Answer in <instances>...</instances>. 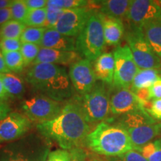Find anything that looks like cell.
<instances>
[{"label": "cell", "mask_w": 161, "mask_h": 161, "mask_svg": "<svg viewBox=\"0 0 161 161\" xmlns=\"http://www.w3.org/2000/svg\"><path fill=\"white\" fill-rule=\"evenodd\" d=\"M36 128L44 137L69 151L80 148L91 131V125L86 121L75 97L66 102L57 117L36 125Z\"/></svg>", "instance_id": "cell-1"}, {"label": "cell", "mask_w": 161, "mask_h": 161, "mask_svg": "<svg viewBox=\"0 0 161 161\" xmlns=\"http://www.w3.org/2000/svg\"><path fill=\"white\" fill-rule=\"evenodd\" d=\"M25 80L35 94L58 102H66L75 96L69 73L60 66L35 64L26 72Z\"/></svg>", "instance_id": "cell-2"}, {"label": "cell", "mask_w": 161, "mask_h": 161, "mask_svg": "<svg viewBox=\"0 0 161 161\" xmlns=\"http://www.w3.org/2000/svg\"><path fill=\"white\" fill-rule=\"evenodd\" d=\"M84 145L96 154L112 158L134 149L126 130L111 119L98 123L86 136Z\"/></svg>", "instance_id": "cell-3"}, {"label": "cell", "mask_w": 161, "mask_h": 161, "mask_svg": "<svg viewBox=\"0 0 161 161\" xmlns=\"http://www.w3.org/2000/svg\"><path fill=\"white\" fill-rule=\"evenodd\" d=\"M51 146L39 133H31L2 148L0 161H46Z\"/></svg>", "instance_id": "cell-4"}, {"label": "cell", "mask_w": 161, "mask_h": 161, "mask_svg": "<svg viewBox=\"0 0 161 161\" xmlns=\"http://www.w3.org/2000/svg\"><path fill=\"white\" fill-rule=\"evenodd\" d=\"M116 123L126 130L135 150L152 142L161 132V122L149 115L147 110H140L121 116Z\"/></svg>", "instance_id": "cell-5"}, {"label": "cell", "mask_w": 161, "mask_h": 161, "mask_svg": "<svg viewBox=\"0 0 161 161\" xmlns=\"http://www.w3.org/2000/svg\"><path fill=\"white\" fill-rule=\"evenodd\" d=\"M105 45L101 14L93 9L83 30L76 37V52L81 58L94 62L103 53Z\"/></svg>", "instance_id": "cell-6"}, {"label": "cell", "mask_w": 161, "mask_h": 161, "mask_svg": "<svg viewBox=\"0 0 161 161\" xmlns=\"http://www.w3.org/2000/svg\"><path fill=\"white\" fill-rule=\"evenodd\" d=\"M110 92L108 84L97 81L92 90L83 96L74 97L90 125L107 120L110 114Z\"/></svg>", "instance_id": "cell-7"}, {"label": "cell", "mask_w": 161, "mask_h": 161, "mask_svg": "<svg viewBox=\"0 0 161 161\" xmlns=\"http://www.w3.org/2000/svg\"><path fill=\"white\" fill-rule=\"evenodd\" d=\"M124 37L139 69H161V58L153 50L142 27L128 24Z\"/></svg>", "instance_id": "cell-8"}, {"label": "cell", "mask_w": 161, "mask_h": 161, "mask_svg": "<svg viewBox=\"0 0 161 161\" xmlns=\"http://www.w3.org/2000/svg\"><path fill=\"white\" fill-rule=\"evenodd\" d=\"M66 102H60L49 97L35 94L20 102L22 114L33 123H43L57 117Z\"/></svg>", "instance_id": "cell-9"}, {"label": "cell", "mask_w": 161, "mask_h": 161, "mask_svg": "<svg viewBox=\"0 0 161 161\" xmlns=\"http://www.w3.org/2000/svg\"><path fill=\"white\" fill-rule=\"evenodd\" d=\"M113 54L115 68L112 86L117 89H130L133 80L140 69L130 48L128 45H119L115 48Z\"/></svg>", "instance_id": "cell-10"}, {"label": "cell", "mask_w": 161, "mask_h": 161, "mask_svg": "<svg viewBox=\"0 0 161 161\" xmlns=\"http://www.w3.org/2000/svg\"><path fill=\"white\" fill-rule=\"evenodd\" d=\"M69 76L77 96L90 92L97 82L92 62L84 58H80L69 66Z\"/></svg>", "instance_id": "cell-11"}, {"label": "cell", "mask_w": 161, "mask_h": 161, "mask_svg": "<svg viewBox=\"0 0 161 161\" xmlns=\"http://www.w3.org/2000/svg\"><path fill=\"white\" fill-rule=\"evenodd\" d=\"M110 114L123 116L140 110H147L148 102L141 99L130 89H117L110 93Z\"/></svg>", "instance_id": "cell-12"}, {"label": "cell", "mask_w": 161, "mask_h": 161, "mask_svg": "<svg viewBox=\"0 0 161 161\" xmlns=\"http://www.w3.org/2000/svg\"><path fill=\"white\" fill-rule=\"evenodd\" d=\"M92 10L89 7L64 10L54 29L64 35L77 37L85 26Z\"/></svg>", "instance_id": "cell-13"}, {"label": "cell", "mask_w": 161, "mask_h": 161, "mask_svg": "<svg viewBox=\"0 0 161 161\" xmlns=\"http://www.w3.org/2000/svg\"><path fill=\"white\" fill-rule=\"evenodd\" d=\"M33 122L22 113L11 112L0 123V142H14L31 130Z\"/></svg>", "instance_id": "cell-14"}, {"label": "cell", "mask_w": 161, "mask_h": 161, "mask_svg": "<svg viewBox=\"0 0 161 161\" xmlns=\"http://www.w3.org/2000/svg\"><path fill=\"white\" fill-rule=\"evenodd\" d=\"M161 19V6L158 1L132 0L127 21L128 24L142 28L145 24Z\"/></svg>", "instance_id": "cell-15"}, {"label": "cell", "mask_w": 161, "mask_h": 161, "mask_svg": "<svg viewBox=\"0 0 161 161\" xmlns=\"http://www.w3.org/2000/svg\"><path fill=\"white\" fill-rule=\"evenodd\" d=\"M80 58V55L76 51H61L40 47L39 54L31 66L39 64L70 66Z\"/></svg>", "instance_id": "cell-16"}, {"label": "cell", "mask_w": 161, "mask_h": 161, "mask_svg": "<svg viewBox=\"0 0 161 161\" xmlns=\"http://www.w3.org/2000/svg\"><path fill=\"white\" fill-rule=\"evenodd\" d=\"M40 46L61 51H76L75 38L62 35L54 28H47Z\"/></svg>", "instance_id": "cell-17"}, {"label": "cell", "mask_w": 161, "mask_h": 161, "mask_svg": "<svg viewBox=\"0 0 161 161\" xmlns=\"http://www.w3.org/2000/svg\"><path fill=\"white\" fill-rule=\"evenodd\" d=\"M92 65L97 80L112 86L115 68V61L113 52H103L93 62Z\"/></svg>", "instance_id": "cell-18"}, {"label": "cell", "mask_w": 161, "mask_h": 161, "mask_svg": "<svg viewBox=\"0 0 161 161\" xmlns=\"http://www.w3.org/2000/svg\"><path fill=\"white\" fill-rule=\"evenodd\" d=\"M100 14L103 24L106 45L117 47L119 46L122 38L124 37L125 31V27L124 25L123 21L116 18L107 17L101 13Z\"/></svg>", "instance_id": "cell-19"}, {"label": "cell", "mask_w": 161, "mask_h": 161, "mask_svg": "<svg viewBox=\"0 0 161 161\" xmlns=\"http://www.w3.org/2000/svg\"><path fill=\"white\" fill-rule=\"evenodd\" d=\"M97 3L102 14L123 21L127 19L132 0H104Z\"/></svg>", "instance_id": "cell-20"}, {"label": "cell", "mask_w": 161, "mask_h": 161, "mask_svg": "<svg viewBox=\"0 0 161 161\" xmlns=\"http://www.w3.org/2000/svg\"><path fill=\"white\" fill-rule=\"evenodd\" d=\"M160 69H140L136 74L130 90L134 93L142 90H147L161 78Z\"/></svg>", "instance_id": "cell-21"}, {"label": "cell", "mask_w": 161, "mask_h": 161, "mask_svg": "<svg viewBox=\"0 0 161 161\" xmlns=\"http://www.w3.org/2000/svg\"><path fill=\"white\" fill-rule=\"evenodd\" d=\"M4 88L11 98H22L25 92L23 80L17 75L8 72L0 75Z\"/></svg>", "instance_id": "cell-22"}, {"label": "cell", "mask_w": 161, "mask_h": 161, "mask_svg": "<svg viewBox=\"0 0 161 161\" xmlns=\"http://www.w3.org/2000/svg\"><path fill=\"white\" fill-rule=\"evenodd\" d=\"M142 29L153 50L161 58V19L145 24Z\"/></svg>", "instance_id": "cell-23"}, {"label": "cell", "mask_w": 161, "mask_h": 161, "mask_svg": "<svg viewBox=\"0 0 161 161\" xmlns=\"http://www.w3.org/2000/svg\"><path fill=\"white\" fill-rule=\"evenodd\" d=\"M26 25L23 23L11 19L0 27V40H19Z\"/></svg>", "instance_id": "cell-24"}, {"label": "cell", "mask_w": 161, "mask_h": 161, "mask_svg": "<svg viewBox=\"0 0 161 161\" xmlns=\"http://www.w3.org/2000/svg\"><path fill=\"white\" fill-rule=\"evenodd\" d=\"M6 66L12 73H21L25 67L23 58L19 51L5 52L3 53Z\"/></svg>", "instance_id": "cell-25"}, {"label": "cell", "mask_w": 161, "mask_h": 161, "mask_svg": "<svg viewBox=\"0 0 161 161\" xmlns=\"http://www.w3.org/2000/svg\"><path fill=\"white\" fill-rule=\"evenodd\" d=\"M46 29V27L26 26L19 39L20 41L22 43H34L40 46Z\"/></svg>", "instance_id": "cell-26"}, {"label": "cell", "mask_w": 161, "mask_h": 161, "mask_svg": "<svg viewBox=\"0 0 161 161\" xmlns=\"http://www.w3.org/2000/svg\"><path fill=\"white\" fill-rule=\"evenodd\" d=\"M47 8L30 10L24 24L29 27H46Z\"/></svg>", "instance_id": "cell-27"}, {"label": "cell", "mask_w": 161, "mask_h": 161, "mask_svg": "<svg viewBox=\"0 0 161 161\" xmlns=\"http://www.w3.org/2000/svg\"><path fill=\"white\" fill-rule=\"evenodd\" d=\"M40 46L34 43H22L21 52L25 66L31 65L35 62L39 54Z\"/></svg>", "instance_id": "cell-28"}, {"label": "cell", "mask_w": 161, "mask_h": 161, "mask_svg": "<svg viewBox=\"0 0 161 161\" xmlns=\"http://www.w3.org/2000/svg\"><path fill=\"white\" fill-rule=\"evenodd\" d=\"M11 10L12 19L24 23L29 13V8L26 5L25 0H13Z\"/></svg>", "instance_id": "cell-29"}, {"label": "cell", "mask_w": 161, "mask_h": 161, "mask_svg": "<svg viewBox=\"0 0 161 161\" xmlns=\"http://www.w3.org/2000/svg\"><path fill=\"white\" fill-rule=\"evenodd\" d=\"M22 43L17 39H3L0 40V49L3 53L19 51Z\"/></svg>", "instance_id": "cell-30"}, {"label": "cell", "mask_w": 161, "mask_h": 161, "mask_svg": "<svg viewBox=\"0 0 161 161\" xmlns=\"http://www.w3.org/2000/svg\"><path fill=\"white\" fill-rule=\"evenodd\" d=\"M46 161H72L71 152L62 148L51 151Z\"/></svg>", "instance_id": "cell-31"}, {"label": "cell", "mask_w": 161, "mask_h": 161, "mask_svg": "<svg viewBox=\"0 0 161 161\" xmlns=\"http://www.w3.org/2000/svg\"><path fill=\"white\" fill-rule=\"evenodd\" d=\"M114 161H148L137 150L133 149L122 155L114 158Z\"/></svg>", "instance_id": "cell-32"}, {"label": "cell", "mask_w": 161, "mask_h": 161, "mask_svg": "<svg viewBox=\"0 0 161 161\" xmlns=\"http://www.w3.org/2000/svg\"><path fill=\"white\" fill-rule=\"evenodd\" d=\"M64 10L57 11V10L47 9V19H46V28H54L58 22L59 21Z\"/></svg>", "instance_id": "cell-33"}, {"label": "cell", "mask_w": 161, "mask_h": 161, "mask_svg": "<svg viewBox=\"0 0 161 161\" xmlns=\"http://www.w3.org/2000/svg\"><path fill=\"white\" fill-rule=\"evenodd\" d=\"M147 111L153 119L157 121H161V99L152 101Z\"/></svg>", "instance_id": "cell-34"}, {"label": "cell", "mask_w": 161, "mask_h": 161, "mask_svg": "<svg viewBox=\"0 0 161 161\" xmlns=\"http://www.w3.org/2000/svg\"><path fill=\"white\" fill-rule=\"evenodd\" d=\"M148 102L161 99V78L148 88Z\"/></svg>", "instance_id": "cell-35"}, {"label": "cell", "mask_w": 161, "mask_h": 161, "mask_svg": "<svg viewBox=\"0 0 161 161\" xmlns=\"http://www.w3.org/2000/svg\"><path fill=\"white\" fill-rule=\"evenodd\" d=\"M90 3L86 0H64V10L87 7Z\"/></svg>", "instance_id": "cell-36"}, {"label": "cell", "mask_w": 161, "mask_h": 161, "mask_svg": "<svg viewBox=\"0 0 161 161\" xmlns=\"http://www.w3.org/2000/svg\"><path fill=\"white\" fill-rule=\"evenodd\" d=\"M29 11L46 8L47 0H25Z\"/></svg>", "instance_id": "cell-37"}, {"label": "cell", "mask_w": 161, "mask_h": 161, "mask_svg": "<svg viewBox=\"0 0 161 161\" xmlns=\"http://www.w3.org/2000/svg\"><path fill=\"white\" fill-rule=\"evenodd\" d=\"M69 151L72 154V161H86L87 155H86V153L83 148H75Z\"/></svg>", "instance_id": "cell-38"}, {"label": "cell", "mask_w": 161, "mask_h": 161, "mask_svg": "<svg viewBox=\"0 0 161 161\" xmlns=\"http://www.w3.org/2000/svg\"><path fill=\"white\" fill-rule=\"evenodd\" d=\"M11 112V108L8 102L0 101V123Z\"/></svg>", "instance_id": "cell-39"}, {"label": "cell", "mask_w": 161, "mask_h": 161, "mask_svg": "<svg viewBox=\"0 0 161 161\" xmlns=\"http://www.w3.org/2000/svg\"><path fill=\"white\" fill-rule=\"evenodd\" d=\"M12 19L11 8L0 9V27Z\"/></svg>", "instance_id": "cell-40"}, {"label": "cell", "mask_w": 161, "mask_h": 161, "mask_svg": "<svg viewBox=\"0 0 161 161\" xmlns=\"http://www.w3.org/2000/svg\"><path fill=\"white\" fill-rule=\"evenodd\" d=\"M46 8L49 10H64V0H48Z\"/></svg>", "instance_id": "cell-41"}, {"label": "cell", "mask_w": 161, "mask_h": 161, "mask_svg": "<svg viewBox=\"0 0 161 161\" xmlns=\"http://www.w3.org/2000/svg\"><path fill=\"white\" fill-rule=\"evenodd\" d=\"M148 161H161V139H159L158 146L146 158Z\"/></svg>", "instance_id": "cell-42"}, {"label": "cell", "mask_w": 161, "mask_h": 161, "mask_svg": "<svg viewBox=\"0 0 161 161\" xmlns=\"http://www.w3.org/2000/svg\"><path fill=\"white\" fill-rule=\"evenodd\" d=\"M8 72H11L7 68L6 66L5 58H4V55L3 52L0 49V75L4 73H8Z\"/></svg>", "instance_id": "cell-43"}, {"label": "cell", "mask_w": 161, "mask_h": 161, "mask_svg": "<svg viewBox=\"0 0 161 161\" xmlns=\"http://www.w3.org/2000/svg\"><path fill=\"white\" fill-rule=\"evenodd\" d=\"M9 99H11L8 94L7 93L6 90L4 88V86L2 82L1 78H0V101H8Z\"/></svg>", "instance_id": "cell-44"}, {"label": "cell", "mask_w": 161, "mask_h": 161, "mask_svg": "<svg viewBox=\"0 0 161 161\" xmlns=\"http://www.w3.org/2000/svg\"><path fill=\"white\" fill-rule=\"evenodd\" d=\"M12 2V0H0V9L11 8Z\"/></svg>", "instance_id": "cell-45"}, {"label": "cell", "mask_w": 161, "mask_h": 161, "mask_svg": "<svg viewBox=\"0 0 161 161\" xmlns=\"http://www.w3.org/2000/svg\"><path fill=\"white\" fill-rule=\"evenodd\" d=\"M90 161H102V160H98V159H92V160H90Z\"/></svg>", "instance_id": "cell-46"}, {"label": "cell", "mask_w": 161, "mask_h": 161, "mask_svg": "<svg viewBox=\"0 0 161 161\" xmlns=\"http://www.w3.org/2000/svg\"><path fill=\"white\" fill-rule=\"evenodd\" d=\"M160 76H161V69L160 70Z\"/></svg>", "instance_id": "cell-47"}]
</instances>
